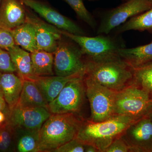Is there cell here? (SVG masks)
<instances>
[{
  "label": "cell",
  "mask_w": 152,
  "mask_h": 152,
  "mask_svg": "<svg viewBox=\"0 0 152 152\" xmlns=\"http://www.w3.org/2000/svg\"><path fill=\"white\" fill-rule=\"evenodd\" d=\"M86 61L85 75L99 84L116 92L132 85L134 69L118 53Z\"/></svg>",
  "instance_id": "obj_1"
},
{
  "label": "cell",
  "mask_w": 152,
  "mask_h": 152,
  "mask_svg": "<svg viewBox=\"0 0 152 152\" xmlns=\"http://www.w3.org/2000/svg\"><path fill=\"white\" fill-rule=\"evenodd\" d=\"M84 119L75 114H51L39 131L38 152H54L75 138Z\"/></svg>",
  "instance_id": "obj_2"
},
{
  "label": "cell",
  "mask_w": 152,
  "mask_h": 152,
  "mask_svg": "<svg viewBox=\"0 0 152 152\" xmlns=\"http://www.w3.org/2000/svg\"><path fill=\"white\" fill-rule=\"evenodd\" d=\"M137 121L129 116L118 115L103 121L94 122L83 120L76 138L85 145H92L99 152H104L114 140Z\"/></svg>",
  "instance_id": "obj_3"
},
{
  "label": "cell",
  "mask_w": 152,
  "mask_h": 152,
  "mask_svg": "<svg viewBox=\"0 0 152 152\" xmlns=\"http://www.w3.org/2000/svg\"><path fill=\"white\" fill-rule=\"evenodd\" d=\"M152 109L151 97L135 85H130L116 94L115 115H124L138 120L148 115Z\"/></svg>",
  "instance_id": "obj_4"
},
{
  "label": "cell",
  "mask_w": 152,
  "mask_h": 152,
  "mask_svg": "<svg viewBox=\"0 0 152 152\" xmlns=\"http://www.w3.org/2000/svg\"><path fill=\"white\" fill-rule=\"evenodd\" d=\"M84 81L91 111L88 119L100 122L115 116L114 102L117 92L99 84L84 75Z\"/></svg>",
  "instance_id": "obj_5"
},
{
  "label": "cell",
  "mask_w": 152,
  "mask_h": 152,
  "mask_svg": "<svg viewBox=\"0 0 152 152\" xmlns=\"http://www.w3.org/2000/svg\"><path fill=\"white\" fill-rule=\"evenodd\" d=\"M86 99L83 75L68 83L57 97L49 103L48 110L51 114L73 113L81 115L80 113Z\"/></svg>",
  "instance_id": "obj_6"
},
{
  "label": "cell",
  "mask_w": 152,
  "mask_h": 152,
  "mask_svg": "<svg viewBox=\"0 0 152 152\" xmlns=\"http://www.w3.org/2000/svg\"><path fill=\"white\" fill-rule=\"evenodd\" d=\"M54 55V71L57 76H68L84 72L86 58L80 47L66 41H61Z\"/></svg>",
  "instance_id": "obj_7"
},
{
  "label": "cell",
  "mask_w": 152,
  "mask_h": 152,
  "mask_svg": "<svg viewBox=\"0 0 152 152\" xmlns=\"http://www.w3.org/2000/svg\"><path fill=\"white\" fill-rule=\"evenodd\" d=\"M152 8L150 0H128L104 15L98 28L99 35H107L125 22Z\"/></svg>",
  "instance_id": "obj_8"
},
{
  "label": "cell",
  "mask_w": 152,
  "mask_h": 152,
  "mask_svg": "<svg viewBox=\"0 0 152 152\" xmlns=\"http://www.w3.org/2000/svg\"><path fill=\"white\" fill-rule=\"evenodd\" d=\"M62 34L73 41L83 53L86 59H94L118 53V50L124 48L113 38L102 35L96 37H88L76 35L62 31Z\"/></svg>",
  "instance_id": "obj_9"
},
{
  "label": "cell",
  "mask_w": 152,
  "mask_h": 152,
  "mask_svg": "<svg viewBox=\"0 0 152 152\" xmlns=\"http://www.w3.org/2000/svg\"><path fill=\"white\" fill-rule=\"evenodd\" d=\"M121 137L129 152H152V122L148 115L131 124Z\"/></svg>",
  "instance_id": "obj_10"
},
{
  "label": "cell",
  "mask_w": 152,
  "mask_h": 152,
  "mask_svg": "<svg viewBox=\"0 0 152 152\" xmlns=\"http://www.w3.org/2000/svg\"><path fill=\"white\" fill-rule=\"evenodd\" d=\"M51 113L43 107H23L16 106L10 110L7 121L15 128L39 131Z\"/></svg>",
  "instance_id": "obj_11"
},
{
  "label": "cell",
  "mask_w": 152,
  "mask_h": 152,
  "mask_svg": "<svg viewBox=\"0 0 152 152\" xmlns=\"http://www.w3.org/2000/svg\"><path fill=\"white\" fill-rule=\"evenodd\" d=\"M21 1L25 6L34 11L48 23L59 29L74 34L84 35V31L78 25L47 4L37 0Z\"/></svg>",
  "instance_id": "obj_12"
},
{
  "label": "cell",
  "mask_w": 152,
  "mask_h": 152,
  "mask_svg": "<svg viewBox=\"0 0 152 152\" xmlns=\"http://www.w3.org/2000/svg\"><path fill=\"white\" fill-rule=\"evenodd\" d=\"M27 20L34 27L37 50L54 53L61 39V30L33 15H27Z\"/></svg>",
  "instance_id": "obj_13"
},
{
  "label": "cell",
  "mask_w": 152,
  "mask_h": 152,
  "mask_svg": "<svg viewBox=\"0 0 152 152\" xmlns=\"http://www.w3.org/2000/svg\"><path fill=\"white\" fill-rule=\"evenodd\" d=\"M21 0H3L0 7V26L12 30L24 23L27 14Z\"/></svg>",
  "instance_id": "obj_14"
},
{
  "label": "cell",
  "mask_w": 152,
  "mask_h": 152,
  "mask_svg": "<svg viewBox=\"0 0 152 152\" xmlns=\"http://www.w3.org/2000/svg\"><path fill=\"white\" fill-rule=\"evenodd\" d=\"M84 75V72L68 76H34L31 80L35 82L49 103L57 97L68 83Z\"/></svg>",
  "instance_id": "obj_15"
},
{
  "label": "cell",
  "mask_w": 152,
  "mask_h": 152,
  "mask_svg": "<svg viewBox=\"0 0 152 152\" xmlns=\"http://www.w3.org/2000/svg\"><path fill=\"white\" fill-rule=\"evenodd\" d=\"M13 73L0 72V91L10 110L18 104L23 84V80Z\"/></svg>",
  "instance_id": "obj_16"
},
{
  "label": "cell",
  "mask_w": 152,
  "mask_h": 152,
  "mask_svg": "<svg viewBox=\"0 0 152 152\" xmlns=\"http://www.w3.org/2000/svg\"><path fill=\"white\" fill-rule=\"evenodd\" d=\"M16 105L23 107H43L48 110V103L34 82L25 80Z\"/></svg>",
  "instance_id": "obj_17"
},
{
  "label": "cell",
  "mask_w": 152,
  "mask_h": 152,
  "mask_svg": "<svg viewBox=\"0 0 152 152\" xmlns=\"http://www.w3.org/2000/svg\"><path fill=\"white\" fill-rule=\"evenodd\" d=\"M11 59L18 75L23 80H31L34 77L31 53L18 45L9 49Z\"/></svg>",
  "instance_id": "obj_18"
},
{
  "label": "cell",
  "mask_w": 152,
  "mask_h": 152,
  "mask_svg": "<svg viewBox=\"0 0 152 152\" xmlns=\"http://www.w3.org/2000/svg\"><path fill=\"white\" fill-rule=\"evenodd\" d=\"M118 53L123 60L134 69L152 61V42L136 48H121Z\"/></svg>",
  "instance_id": "obj_19"
},
{
  "label": "cell",
  "mask_w": 152,
  "mask_h": 152,
  "mask_svg": "<svg viewBox=\"0 0 152 152\" xmlns=\"http://www.w3.org/2000/svg\"><path fill=\"white\" fill-rule=\"evenodd\" d=\"M16 45L30 53L37 50L36 31L34 25L28 21L12 30Z\"/></svg>",
  "instance_id": "obj_20"
},
{
  "label": "cell",
  "mask_w": 152,
  "mask_h": 152,
  "mask_svg": "<svg viewBox=\"0 0 152 152\" xmlns=\"http://www.w3.org/2000/svg\"><path fill=\"white\" fill-rule=\"evenodd\" d=\"M31 56L34 76H53L54 53L43 50H37L31 53Z\"/></svg>",
  "instance_id": "obj_21"
},
{
  "label": "cell",
  "mask_w": 152,
  "mask_h": 152,
  "mask_svg": "<svg viewBox=\"0 0 152 152\" xmlns=\"http://www.w3.org/2000/svg\"><path fill=\"white\" fill-rule=\"evenodd\" d=\"M15 141L17 151L38 152L39 131L15 128Z\"/></svg>",
  "instance_id": "obj_22"
},
{
  "label": "cell",
  "mask_w": 152,
  "mask_h": 152,
  "mask_svg": "<svg viewBox=\"0 0 152 152\" xmlns=\"http://www.w3.org/2000/svg\"><path fill=\"white\" fill-rule=\"evenodd\" d=\"M117 28L118 33L131 30L140 31H147L152 32V8L142 13L131 18Z\"/></svg>",
  "instance_id": "obj_23"
},
{
  "label": "cell",
  "mask_w": 152,
  "mask_h": 152,
  "mask_svg": "<svg viewBox=\"0 0 152 152\" xmlns=\"http://www.w3.org/2000/svg\"><path fill=\"white\" fill-rule=\"evenodd\" d=\"M132 85L144 90L152 98V61L134 68Z\"/></svg>",
  "instance_id": "obj_24"
},
{
  "label": "cell",
  "mask_w": 152,
  "mask_h": 152,
  "mask_svg": "<svg viewBox=\"0 0 152 152\" xmlns=\"http://www.w3.org/2000/svg\"><path fill=\"white\" fill-rule=\"evenodd\" d=\"M15 141V128L6 120L0 125V152L10 151Z\"/></svg>",
  "instance_id": "obj_25"
},
{
  "label": "cell",
  "mask_w": 152,
  "mask_h": 152,
  "mask_svg": "<svg viewBox=\"0 0 152 152\" xmlns=\"http://www.w3.org/2000/svg\"><path fill=\"white\" fill-rule=\"evenodd\" d=\"M73 10L78 17L92 28L96 26L91 14L85 7L83 0H64Z\"/></svg>",
  "instance_id": "obj_26"
},
{
  "label": "cell",
  "mask_w": 152,
  "mask_h": 152,
  "mask_svg": "<svg viewBox=\"0 0 152 152\" xmlns=\"http://www.w3.org/2000/svg\"><path fill=\"white\" fill-rule=\"evenodd\" d=\"M86 145L75 138L61 146L54 152H84Z\"/></svg>",
  "instance_id": "obj_27"
},
{
  "label": "cell",
  "mask_w": 152,
  "mask_h": 152,
  "mask_svg": "<svg viewBox=\"0 0 152 152\" xmlns=\"http://www.w3.org/2000/svg\"><path fill=\"white\" fill-rule=\"evenodd\" d=\"M0 72H16L10 56L7 51L0 48Z\"/></svg>",
  "instance_id": "obj_28"
},
{
  "label": "cell",
  "mask_w": 152,
  "mask_h": 152,
  "mask_svg": "<svg viewBox=\"0 0 152 152\" xmlns=\"http://www.w3.org/2000/svg\"><path fill=\"white\" fill-rule=\"evenodd\" d=\"M15 45L12 30L0 26V48L7 51Z\"/></svg>",
  "instance_id": "obj_29"
},
{
  "label": "cell",
  "mask_w": 152,
  "mask_h": 152,
  "mask_svg": "<svg viewBox=\"0 0 152 152\" xmlns=\"http://www.w3.org/2000/svg\"><path fill=\"white\" fill-rule=\"evenodd\" d=\"M104 152H129V147L121 136L114 140Z\"/></svg>",
  "instance_id": "obj_30"
},
{
  "label": "cell",
  "mask_w": 152,
  "mask_h": 152,
  "mask_svg": "<svg viewBox=\"0 0 152 152\" xmlns=\"http://www.w3.org/2000/svg\"><path fill=\"white\" fill-rule=\"evenodd\" d=\"M0 111L4 112L6 114L7 117L10 111L8 106L7 104L1 91H0Z\"/></svg>",
  "instance_id": "obj_31"
},
{
  "label": "cell",
  "mask_w": 152,
  "mask_h": 152,
  "mask_svg": "<svg viewBox=\"0 0 152 152\" xmlns=\"http://www.w3.org/2000/svg\"><path fill=\"white\" fill-rule=\"evenodd\" d=\"M86 152H99V150L95 147L91 145H86L85 151Z\"/></svg>",
  "instance_id": "obj_32"
},
{
  "label": "cell",
  "mask_w": 152,
  "mask_h": 152,
  "mask_svg": "<svg viewBox=\"0 0 152 152\" xmlns=\"http://www.w3.org/2000/svg\"><path fill=\"white\" fill-rule=\"evenodd\" d=\"M6 120H7V116L6 114L4 112L0 111V125L4 123Z\"/></svg>",
  "instance_id": "obj_33"
},
{
  "label": "cell",
  "mask_w": 152,
  "mask_h": 152,
  "mask_svg": "<svg viewBox=\"0 0 152 152\" xmlns=\"http://www.w3.org/2000/svg\"><path fill=\"white\" fill-rule=\"evenodd\" d=\"M148 115L150 119H151V121L152 122V109L151 110V111L150 112V113H149L148 114Z\"/></svg>",
  "instance_id": "obj_34"
},
{
  "label": "cell",
  "mask_w": 152,
  "mask_h": 152,
  "mask_svg": "<svg viewBox=\"0 0 152 152\" xmlns=\"http://www.w3.org/2000/svg\"><path fill=\"white\" fill-rule=\"evenodd\" d=\"M1 0H0V4H1Z\"/></svg>",
  "instance_id": "obj_35"
},
{
  "label": "cell",
  "mask_w": 152,
  "mask_h": 152,
  "mask_svg": "<svg viewBox=\"0 0 152 152\" xmlns=\"http://www.w3.org/2000/svg\"><path fill=\"white\" fill-rule=\"evenodd\" d=\"M150 1H152V0H150Z\"/></svg>",
  "instance_id": "obj_36"
}]
</instances>
